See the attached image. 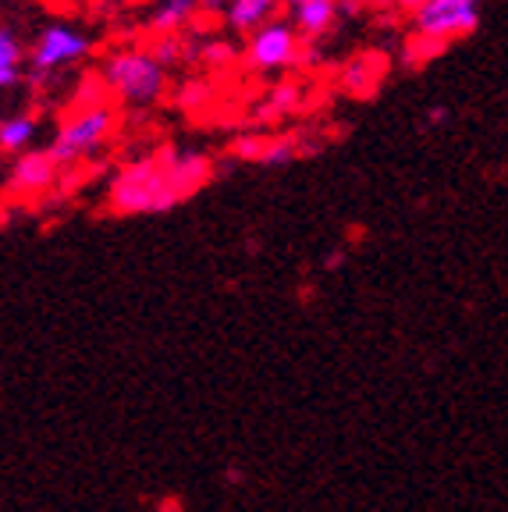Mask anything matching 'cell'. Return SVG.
<instances>
[{"instance_id": "cell-1", "label": "cell", "mask_w": 508, "mask_h": 512, "mask_svg": "<svg viewBox=\"0 0 508 512\" xmlns=\"http://www.w3.org/2000/svg\"><path fill=\"white\" fill-rule=\"evenodd\" d=\"M214 178V160L192 150H160L128 160L107 185L111 214H164Z\"/></svg>"}, {"instance_id": "cell-2", "label": "cell", "mask_w": 508, "mask_h": 512, "mask_svg": "<svg viewBox=\"0 0 508 512\" xmlns=\"http://www.w3.org/2000/svg\"><path fill=\"white\" fill-rule=\"evenodd\" d=\"M121 128V107L107 96L100 75L93 79V89H79L72 111L61 118L54 143L47 146L50 157L61 164V168H75L82 160H93L100 150L114 143Z\"/></svg>"}, {"instance_id": "cell-3", "label": "cell", "mask_w": 508, "mask_h": 512, "mask_svg": "<svg viewBox=\"0 0 508 512\" xmlns=\"http://www.w3.org/2000/svg\"><path fill=\"white\" fill-rule=\"evenodd\" d=\"M100 82L107 96L128 111H150L167 96V68L146 43H118L104 54Z\"/></svg>"}, {"instance_id": "cell-4", "label": "cell", "mask_w": 508, "mask_h": 512, "mask_svg": "<svg viewBox=\"0 0 508 512\" xmlns=\"http://www.w3.org/2000/svg\"><path fill=\"white\" fill-rule=\"evenodd\" d=\"M409 57L423 61L427 54L445 50L480 25V0H423L409 15Z\"/></svg>"}, {"instance_id": "cell-5", "label": "cell", "mask_w": 508, "mask_h": 512, "mask_svg": "<svg viewBox=\"0 0 508 512\" xmlns=\"http://www.w3.org/2000/svg\"><path fill=\"white\" fill-rule=\"evenodd\" d=\"M302 47L306 43L299 40V32L292 29L288 15H281L263 25V29L249 32L246 47H242V61H246L249 72L281 75V72H292L295 64H299Z\"/></svg>"}, {"instance_id": "cell-6", "label": "cell", "mask_w": 508, "mask_h": 512, "mask_svg": "<svg viewBox=\"0 0 508 512\" xmlns=\"http://www.w3.org/2000/svg\"><path fill=\"white\" fill-rule=\"evenodd\" d=\"M89 54H93V40H89L86 32H79L68 22H50V25H43L40 36L32 40L25 61H29L32 72L43 79V75H57V72H64V68H75V64H82Z\"/></svg>"}, {"instance_id": "cell-7", "label": "cell", "mask_w": 508, "mask_h": 512, "mask_svg": "<svg viewBox=\"0 0 508 512\" xmlns=\"http://www.w3.org/2000/svg\"><path fill=\"white\" fill-rule=\"evenodd\" d=\"M61 171L64 168L50 157V150L18 153L15 164H11L8 189H11V196H18V200H36V196H47V192L54 189Z\"/></svg>"}, {"instance_id": "cell-8", "label": "cell", "mask_w": 508, "mask_h": 512, "mask_svg": "<svg viewBox=\"0 0 508 512\" xmlns=\"http://www.w3.org/2000/svg\"><path fill=\"white\" fill-rule=\"evenodd\" d=\"M231 150L235 157L253 160L263 168H281V164H292L299 153H306V143L299 136H242Z\"/></svg>"}, {"instance_id": "cell-9", "label": "cell", "mask_w": 508, "mask_h": 512, "mask_svg": "<svg viewBox=\"0 0 508 512\" xmlns=\"http://www.w3.org/2000/svg\"><path fill=\"white\" fill-rule=\"evenodd\" d=\"M196 22H203L199 0H150V11H146L150 36H185Z\"/></svg>"}, {"instance_id": "cell-10", "label": "cell", "mask_w": 508, "mask_h": 512, "mask_svg": "<svg viewBox=\"0 0 508 512\" xmlns=\"http://www.w3.org/2000/svg\"><path fill=\"white\" fill-rule=\"evenodd\" d=\"M338 15L342 8L334 4V0H310V4H299V8H288V22L292 29L299 32V40L306 47L320 43L324 36H331L334 25H338Z\"/></svg>"}, {"instance_id": "cell-11", "label": "cell", "mask_w": 508, "mask_h": 512, "mask_svg": "<svg viewBox=\"0 0 508 512\" xmlns=\"http://www.w3.org/2000/svg\"><path fill=\"white\" fill-rule=\"evenodd\" d=\"M281 15H285V0H228L221 22L228 32L249 36V32L263 29V25Z\"/></svg>"}, {"instance_id": "cell-12", "label": "cell", "mask_w": 508, "mask_h": 512, "mask_svg": "<svg viewBox=\"0 0 508 512\" xmlns=\"http://www.w3.org/2000/svg\"><path fill=\"white\" fill-rule=\"evenodd\" d=\"M381 79H384V57L381 54H356L349 64H345L342 72H338V86H342L345 93H356V96L374 93Z\"/></svg>"}, {"instance_id": "cell-13", "label": "cell", "mask_w": 508, "mask_h": 512, "mask_svg": "<svg viewBox=\"0 0 508 512\" xmlns=\"http://www.w3.org/2000/svg\"><path fill=\"white\" fill-rule=\"evenodd\" d=\"M40 136V121L32 114H11V118H0V153H29L32 143Z\"/></svg>"}, {"instance_id": "cell-14", "label": "cell", "mask_w": 508, "mask_h": 512, "mask_svg": "<svg viewBox=\"0 0 508 512\" xmlns=\"http://www.w3.org/2000/svg\"><path fill=\"white\" fill-rule=\"evenodd\" d=\"M22 68H25L22 40H18L11 29H4V25H0V89L15 86V82L22 79Z\"/></svg>"}, {"instance_id": "cell-15", "label": "cell", "mask_w": 508, "mask_h": 512, "mask_svg": "<svg viewBox=\"0 0 508 512\" xmlns=\"http://www.w3.org/2000/svg\"><path fill=\"white\" fill-rule=\"evenodd\" d=\"M146 47H150V54L164 64L167 72L189 57V47H185L182 36H150V40H146Z\"/></svg>"}, {"instance_id": "cell-16", "label": "cell", "mask_w": 508, "mask_h": 512, "mask_svg": "<svg viewBox=\"0 0 508 512\" xmlns=\"http://www.w3.org/2000/svg\"><path fill=\"white\" fill-rule=\"evenodd\" d=\"M295 104H299V86H295V82H281V86H274L267 96V118H278V114L292 111Z\"/></svg>"}, {"instance_id": "cell-17", "label": "cell", "mask_w": 508, "mask_h": 512, "mask_svg": "<svg viewBox=\"0 0 508 512\" xmlns=\"http://www.w3.org/2000/svg\"><path fill=\"white\" fill-rule=\"evenodd\" d=\"M57 4H64V8L72 11H107L114 4H121V0H57Z\"/></svg>"}, {"instance_id": "cell-18", "label": "cell", "mask_w": 508, "mask_h": 512, "mask_svg": "<svg viewBox=\"0 0 508 512\" xmlns=\"http://www.w3.org/2000/svg\"><path fill=\"white\" fill-rule=\"evenodd\" d=\"M224 8H228V0H199V11H203V18H221Z\"/></svg>"}, {"instance_id": "cell-19", "label": "cell", "mask_w": 508, "mask_h": 512, "mask_svg": "<svg viewBox=\"0 0 508 512\" xmlns=\"http://www.w3.org/2000/svg\"><path fill=\"white\" fill-rule=\"evenodd\" d=\"M299 4H310V0H285V11L288 8H299ZM334 4H338V0H334Z\"/></svg>"}]
</instances>
